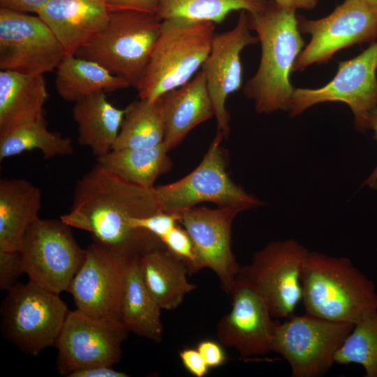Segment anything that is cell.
Listing matches in <instances>:
<instances>
[{
    "label": "cell",
    "instance_id": "obj_1",
    "mask_svg": "<svg viewBox=\"0 0 377 377\" xmlns=\"http://www.w3.org/2000/svg\"><path fill=\"white\" fill-rule=\"evenodd\" d=\"M162 211L153 188L127 182L95 165L76 183L72 207L60 219L87 231L94 242L126 258H139L164 246L148 231L131 226L132 218Z\"/></svg>",
    "mask_w": 377,
    "mask_h": 377
},
{
    "label": "cell",
    "instance_id": "obj_2",
    "mask_svg": "<svg viewBox=\"0 0 377 377\" xmlns=\"http://www.w3.org/2000/svg\"><path fill=\"white\" fill-rule=\"evenodd\" d=\"M249 26L261 45V58L256 74L244 88L258 113L288 110L295 88L290 75L303 50L296 10L267 1L260 10L247 13Z\"/></svg>",
    "mask_w": 377,
    "mask_h": 377
},
{
    "label": "cell",
    "instance_id": "obj_3",
    "mask_svg": "<svg viewBox=\"0 0 377 377\" xmlns=\"http://www.w3.org/2000/svg\"><path fill=\"white\" fill-rule=\"evenodd\" d=\"M301 281L305 313L310 315L355 325L377 311L374 282L347 258L309 251Z\"/></svg>",
    "mask_w": 377,
    "mask_h": 377
},
{
    "label": "cell",
    "instance_id": "obj_4",
    "mask_svg": "<svg viewBox=\"0 0 377 377\" xmlns=\"http://www.w3.org/2000/svg\"><path fill=\"white\" fill-rule=\"evenodd\" d=\"M215 24L171 18L162 21L159 36L137 87L139 98L156 101L187 83L211 49Z\"/></svg>",
    "mask_w": 377,
    "mask_h": 377
},
{
    "label": "cell",
    "instance_id": "obj_5",
    "mask_svg": "<svg viewBox=\"0 0 377 377\" xmlns=\"http://www.w3.org/2000/svg\"><path fill=\"white\" fill-rule=\"evenodd\" d=\"M162 26L156 14L136 10L110 12L107 26L75 57L98 63L137 88Z\"/></svg>",
    "mask_w": 377,
    "mask_h": 377
},
{
    "label": "cell",
    "instance_id": "obj_6",
    "mask_svg": "<svg viewBox=\"0 0 377 377\" xmlns=\"http://www.w3.org/2000/svg\"><path fill=\"white\" fill-rule=\"evenodd\" d=\"M68 311L59 294L31 281L17 283L2 302V334L22 352L38 356L55 346Z\"/></svg>",
    "mask_w": 377,
    "mask_h": 377
},
{
    "label": "cell",
    "instance_id": "obj_7",
    "mask_svg": "<svg viewBox=\"0 0 377 377\" xmlns=\"http://www.w3.org/2000/svg\"><path fill=\"white\" fill-rule=\"evenodd\" d=\"M223 139L216 133L200 163L188 175L175 182L154 187L163 212L178 216L202 202L243 211L262 205L229 177L226 151L221 144Z\"/></svg>",
    "mask_w": 377,
    "mask_h": 377
},
{
    "label": "cell",
    "instance_id": "obj_8",
    "mask_svg": "<svg viewBox=\"0 0 377 377\" xmlns=\"http://www.w3.org/2000/svg\"><path fill=\"white\" fill-rule=\"evenodd\" d=\"M17 252L29 281L58 294L68 290L86 255L70 226L40 217L28 228Z\"/></svg>",
    "mask_w": 377,
    "mask_h": 377
},
{
    "label": "cell",
    "instance_id": "obj_9",
    "mask_svg": "<svg viewBox=\"0 0 377 377\" xmlns=\"http://www.w3.org/2000/svg\"><path fill=\"white\" fill-rule=\"evenodd\" d=\"M355 325L305 313L275 324L272 352L288 363L293 377H317L334 364V355Z\"/></svg>",
    "mask_w": 377,
    "mask_h": 377
},
{
    "label": "cell",
    "instance_id": "obj_10",
    "mask_svg": "<svg viewBox=\"0 0 377 377\" xmlns=\"http://www.w3.org/2000/svg\"><path fill=\"white\" fill-rule=\"evenodd\" d=\"M300 32L311 40L297 58L293 71L326 64L339 50L377 40V0H344L330 15L318 20L297 16Z\"/></svg>",
    "mask_w": 377,
    "mask_h": 377
},
{
    "label": "cell",
    "instance_id": "obj_11",
    "mask_svg": "<svg viewBox=\"0 0 377 377\" xmlns=\"http://www.w3.org/2000/svg\"><path fill=\"white\" fill-rule=\"evenodd\" d=\"M309 251L295 239L272 242L256 252L239 275L265 302L272 317L288 318L302 300L301 276Z\"/></svg>",
    "mask_w": 377,
    "mask_h": 377
},
{
    "label": "cell",
    "instance_id": "obj_12",
    "mask_svg": "<svg viewBox=\"0 0 377 377\" xmlns=\"http://www.w3.org/2000/svg\"><path fill=\"white\" fill-rule=\"evenodd\" d=\"M128 333L119 319L69 311L54 346L58 372L68 376L91 367H112L120 361Z\"/></svg>",
    "mask_w": 377,
    "mask_h": 377
},
{
    "label": "cell",
    "instance_id": "obj_13",
    "mask_svg": "<svg viewBox=\"0 0 377 377\" xmlns=\"http://www.w3.org/2000/svg\"><path fill=\"white\" fill-rule=\"evenodd\" d=\"M377 40L357 57L339 63L334 78L318 89L295 88L288 108L296 117L320 103L339 101L347 104L360 131L367 128L370 112L377 107Z\"/></svg>",
    "mask_w": 377,
    "mask_h": 377
},
{
    "label": "cell",
    "instance_id": "obj_14",
    "mask_svg": "<svg viewBox=\"0 0 377 377\" xmlns=\"http://www.w3.org/2000/svg\"><path fill=\"white\" fill-rule=\"evenodd\" d=\"M62 47L38 16L0 8V69L44 75L56 70Z\"/></svg>",
    "mask_w": 377,
    "mask_h": 377
},
{
    "label": "cell",
    "instance_id": "obj_15",
    "mask_svg": "<svg viewBox=\"0 0 377 377\" xmlns=\"http://www.w3.org/2000/svg\"><path fill=\"white\" fill-rule=\"evenodd\" d=\"M242 212L237 207L196 206L178 215L179 223L194 246L196 260L193 274L203 268L211 269L228 294L242 267L231 249L232 224Z\"/></svg>",
    "mask_w": 377,
    "mask_h": 377
},
{
    "label": "cell",
    "instance_id": "obj_16",
    "mask_svg": "<svg viewBox=\"0 0 377 377\" xmlns=\"http://www.w3.org/2000/svg\"><path fill=\"white\" fill-rule=\"evenodd\" d=\"M128 260L96 242L91 244L67 290L72 295L77 309L94 317L120 320L121 299Z\"/></svg>",
    "mask_w": 377,
    "mask_h": 377
},
{
    "label": "cell",
    "instance_id": "obj_17",
    "mask_svg": "<svg viewBox=\"0 0 377 377\" xmlns=\"http://www.w3.org/2000/svg\"><path fill=\"white\" fill-rule=\"evenodd\" d=\"M251 30L247 12L242 10L234 28L215 34L210 52L202 66L214 107L216 133L226 139L230 133V120L226 100L240 89L242 82L241 52L246 46L258 42Z\"/></svg>",
    "mask_w": 377,
    "mask_h": 377
},
{
    "label": "cell",
    "instance_id": "obj_18",
    "mask_svg": "<svg viewBox=\"0 0 377 377\" xmlns=\"http://www.w3.org/2000/svg\"><path fill=\"white\" fill-rule=\"evenodd\" d=\"M230 294L232 308L216 326L218 339L244 357L272 352L276 323L262 296L239 274Z\"/></svg>",
    "mask_w": 377,
    "mask_h": 377
},
{
    "label": "cell",
    "instance_id": "obj_19",
    "mask_svg": "<svg viewBox=\"0 0 377 377\" xmlns=\"http://www.w3.org/2000/svg\"><path fill=\"white\" fill-rule=\"evenodd\" d=\"M105 0H50L37 13L59 42L65 55H75L107 26Z\"/></svg>",
    "mask_w": 377,
    "mask_h": 377
},
{
    "label": "cell",
    "instance_id": "obj_20",
    "mask_svg": "<svg viewBox=\"0 0 377 377\" xmlns=\"http://www.w3.org/2000/svg\"><path fill=\"white\" fill-rule=\"evenodd\" d=\"M164 113L163 144L168 151L178 145L198 125L214 116L205 73L161 96Z\"/></svg>",
    "mask_w": 377,
    "mask_h": 377
},
{
    "label": "cell",
    "instance_id": "obj_21",
    "mask_svg": "<svg viewBox=\"0 0 377 377\" xmlns=\"http://www.w3.org/2000/svg\"><path fill=\"white\" fill-rule=\"evenodd\" d=\"M49 98L43 75L0 71V135L44 118Z\"/></svg>",
    "mask_w": 377,
    "mask_h": 377
},
{
    "label": "cell",
    "instance_id": "obj_22",
    "mask_svg": "<svg viewBox=\"0 0 377 377\" xmlns=\"http://www.w3.org/2000/svg\"><path fill=\"white\" fill-rule=\"evenodd\" d=\"M40 189L21 178L0 180V251L14 253L20 248L30 225L41 208Z\"/></svg>",
    "mask_w": 377,
    "mask_h": 377
},
{
    "label": "cell",
    "instance_id": "obj_23",
    "mask_svg": "<svg viewBox=\"0 0 377 377\" xmlns=\"http://www.w3.org/2000/svg\"><path fill=\"white\" fill-rule=\"evenodd\" d=\"M142 281L162 309L173 310L196 288L187 278L186 264L165 246L154 249L138 258Z\"/></svg>",
    "mask_w": 377,
    "mask_h": 377
},
{
    "label": "cell",
    "instance_id": "obj_24",
    "mask_svg": "<svg viewBox=\"0 0 377 377\" xmlns=\"http://www.w3.org/2000/svg\"><path fill=\"white\" fill-rule=\"evenodd\" d=\"M125 110L114 106L105 92L75 103L72 114L77 124L78 143L88 147L96 157L110 152L118 136Z\"/></svg>",
    "mask_w": 377,
    "mask_h": 377
},
{
    "label": "cell",
    "instance_id": "obj_25",
    "mask_svg": "<svg viewBox=\"0 0 377 377\" xmlns=\"http://www.w3.org/2000/svg\"><path fill=\"white\" fill-rule=\"evenodd\" d=\"M161 309L142 281L138 258L129 259L124 274L120 321L128 332L159 343L163 331Z\"/></svg>",
    "mask_w": 377,
    "mask_h": 377
},
{
    "label": "cell",
    "instance_id": "obj_26",
    "mask_svg": "<svg viewBox=\"0 0 377 377\" xmlns=\"http://www.w3.org/2000/svg\"><path fill=\"white\" fill-rule=\"evenodd\" d=\"M131 87L93 61L65 55L56 68L55 87L64 101L75 103L99 92H112Z\"/></svg>",
    "mask_w": 377,
    "mask_h": 377
},
{
    "label": "cell",
    "instance_id": "obj_27",
    "mask_svg": "<svg viewBox=\"0 0 377 377\" xmlns=\"http://www.w3.org/2000/svg\"><path fill=\"white\" fill-rule=\"evenodd\" d=\"M163 143L147 149H112L96 157L97 164L135 185L153 188L159 176L170 171L172 161Z\"/></svg>",
    "mask_w": 377,
    "mask_h": 377
},
{
    "label": "cell",
    "instance_id": "obj_28",
    "mask_svg": "<svg viewBox=\"0 0 377 377\" xmlns=\"http://www.w3.org/2000/svg\"><path fill=\"white\" fill-rule=\"evenodd\" d=\"M124 110L112 149H147L163 142L165 121L161 97L155 101L139 98Z\"/></svg>",
    "mask_w": 377,
    "mask_h": 377
},
{
    "label": "cell",
    "instance_id": "obj_29",
    "mask_svg": "<svg viewBox=\"0 0 377 377\" xmlns=\"http://www.w3.org/2000/svg\"><path fill=\"white\" fill-rule=\"evenodd\" d=\"M40 150L45 159L68 156L73 152L72 140L50 131L44 118L0 135V161L24 151Z\"/></svg>",
    "mask_w": 377,
    "mask_h": 377
},
{
    "label": "cell",
    "instance_id": "obj_30",
    "mask_svg": "<svg viewBox=\"0 0 377 377\" xmlns=\"http://www.w3.org/2000/svg\"><path fill=\"white\" fill-rule=\"evenodd\" d=\"M156 15L161 20L183 18L194 21L222 22L235 10L253 13L263 8L266 0H157Z\"/></svg>",
    "mask_w": 377,
    "mask_h": 377
},
{
    "label": "cell",
    "instance_id": "obj_31",
    "mask_svg": "<svg viewBox=\"0 0 377 377\" xmlns=\"http://www.w3.org/2000/svg\"><path fill=\"white\" fill-rule=\"evenodd\" d=\"M334 363L357 364L366 377H377V311L355 324L336 352Z\"/></svg>",
    "mask_w": 377,
    "mask_h": 377
},
{
    "label": "cell",
    "instance_id": "obj_32",
    "mask_svg": "<svg viewBox=\"0 0 377 377\" xmlns=\"http://www.w3.org/2000/svg\"><path fill=\"white\" fill-rule=\"evenodd\" d=\"M161 240L168 251L186 264L188 274H193L196 255L193 242L186 230L178 223Z\"/></svg>",
    "mask_w": 377,
    "mask_h": 377
},
{
    "label": "cell",
    "instance_id": "obj_33",
    "mask_svg": "<svg viewBox=\"0 0 377 377\" xmlns=\"http://www.w3.org/2000/svg\"><path fill=\"white\" fill-rule=\"evenodd\" d=\"M179 223L177 216L161 211L142 218H132L131 225L154 235L160 239Z\"/></svg>",
    "mask_w": 377,
    "mask_h": 377
},
{
    "label": "cell",
    "instance_id": "obj_34",
    "mask_svg": "<svg viewBox=\"0 0 377 377\" xmlns=\"http://www.w3.org/2000/svg\"><path fill=\"white\" fill-rule=\"evenodd\" d=\"M24 273L18 252L0 251V289L8 291Z\"/></svg>",
    "mask_w": 377,
    "mask_h": 377
},
{
    "label": "cell",
    "instance_id": "obj_35",
    "mask_svg": "<svg viewBox=\"0 0 377 377\" xmlns=\"http://www.w3.org/2000/svg\"><path fill=\"white\" fill-rule=\"evenodd\" d=\"M197 350L209 369L220 367L226 361L227 357L223 347L212 340H202L198 343Z\"/></svg>",
    "mask_w": 377,
    "mask_h": 377
},
{
    "label": "cell",
    "instance_id": "obj_36",
    "mask_svg": "<svg viewBox=\"0 0 377 377\" xmlns=\"http://www.w3.org/2000/svg\"><path fill=\"white\" fill-rule=\"evenodd\" d=\"M110 12L117 10H136L156 14L157 0H105Z\"/></svg>",
    "mask_w": 377,
    "mask_h": 377
},
{
    "label": "cell",
    "instance_id": "obj_37",
    "mask_svg": "<svg viewBox=\"0 0 377 377\" xmlns=\"http://www.w3.org/2000/svg\"><path fill=\"white\" fill-rule=\"evenodd\" d=\"M179 357L185 369L196 377L205 376L209 369L199 351L195 348H185L179 352Z\"/></svg>",
    "mask_w": 377,
    "mask_h": 377
},
{
    "label": "cell",
    "instance_id": "obj_38",
    "mask_svg": "<svg viewBox=\"0 0 377 377\" xmlns=\"http://www.w3.org/2000/svg\"><path fill=\"white\" fill-rule=\"evenodd\" d=\"M50 0H0V8L15 12L38 13Z\"/></svg>",
    "mask_w": 377,
    "mask_h": 377
},
{
    "label": "cell",
    "instance_id": "obj_39",
    "mask_svg": "<svg viewBox=\"0 0 377 377\" xmlns=\"http://www.w3.org/2000/svg\"><path fill=\"white\" fill-rule=\"evenodd\" d=\"M128 375L110 366L98 365L73 371L68 377H126Z\"/></svg>",
    "mask_w": 377,
    "mask_h": 377
},
{
    "label": "cell",
    "instance_id": "obj_40",
    "mask_svg": "<svg viewBox=\"0 0 377 377\" xmlns=\"http://www.w3.org/2000/svg\"><path fill=\"white\" fill-rule=\"evenodd\" d=\"M367 128L374 131V138L377 140V107H376L369 115ZM366 185L371 188H377V165L362 184V186Z\"/></svg>",
    "mask_w": 377,
    "mask_h": 377
},
{
    "label": "cell",
    "instance_id": "obj_41",
    "mask_svg": "<svg viewBox=\"0 0 377 377\" xmlns=\"http://www.w3.org/2000/svg\"><path fill=\"white\" fill-rule=\"evenodd\" d=\"M279 6L290 10H311L318 3V0H272Z\"/></svg>",
    "mask_w": 377,
    "mask_h": 377
}]
</instances>
